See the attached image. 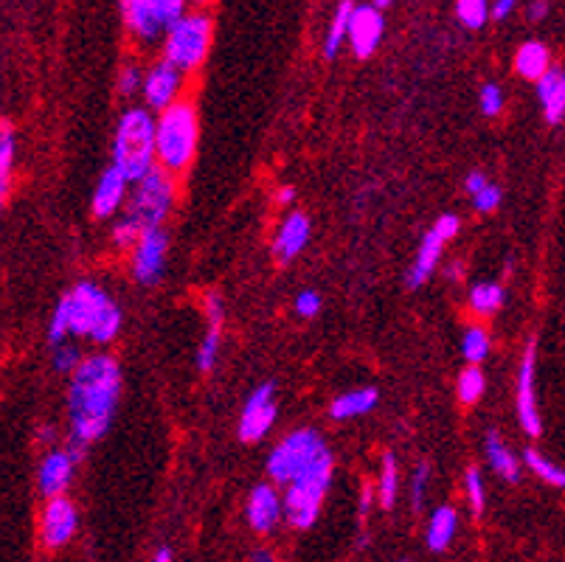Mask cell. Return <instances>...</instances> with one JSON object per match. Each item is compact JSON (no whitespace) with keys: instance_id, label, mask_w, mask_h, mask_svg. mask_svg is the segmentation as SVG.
<instances>
[{"instance_id":"cell-5","label":"cell","mask_w":565,"mask_h":562,"mask_svg":"<svg viewBox=\"0 0 565 562\" xmlns=\"http://www.w3.org/2000/svg\"><path fill=\"white\" fill-rule=\"evenodd\" d=\"M332 470H335V461H332V453L327 450L321 459L313 461L287 487V492H284V518L293 529L315 526V520L321 515V506H324V498H327L329 487H332Z\"/></svg>"},{"instance_id":"cell-3","label":"cell","mask_w":565,"mask_h":562,"mask_svg":"<svg viewBox=\"0 0 565 562\" xmlns=\"http://www.w3.org/2000/svg\"><path fill=\"white\" fill-rule=\"evenodd\" d=\"M62 301L71 318V335L88 338L99 346L116 341L121 329V310L99 284L79 281L71 293L62 296Z\"/></svg>"},{"instance_id":"cell-9","label":"cell","mask_w":565,"mask_h":562,"mask_svg":"<svg viewBox=\"0 0 565 562\" xmlns=\"http://www.w3.org/2000/svg\"><path fill=\"white\" fill-rule=\"evenodd\" d=\"M189 0H121L124 23L138 40L155 43L186 15Z\"/></svg>"},{"instance_id":"cell-15","label":"cell","mask_w":565,"mask_h":562,"mask_svg":"<svg viewBox=\"0 0 565 562\" xmlns=\"http://www.w3.org/2000/svg\"><path fill=\"white\" fill-rule=\"evenodd\" d=\"M166 251H169V239L161 228L144 231L138 245L133 248V276L141 284H158L166 270Z\"/></svg>"},{"instance_id":"cell-17","label":"cell","mask_w":565,"mask_h":562,"mask_svg":"<svg viewBox=\"0 0 565 562\" xmlns=\"http://www.w3.org/2000/svg\"><path fill=\"white\" fill-rule=\"evenodd\" d=\"M383 15L377 6H355V15H352V26H349V48L352 54L366 60L377 51V45L383 40Z\"/></svg>"},{"instance_id":"cell-22","label":"cell","mask_w":565,"mask_h":562,"mask_svg":"<svg viewBox=\"0 0 565 562\" xmlns=\"http://www.w3.org/2000/svg\"><path fill=\"white\" fill-rule=\"evenodd\" d=\"M377 402H380V394H377V388H372V385H366V388H352V391H346L341 397H335V402L329 405V416L338 419V422L357 419V416L369 414Z\"/></svg>"},{"instance_id":"cell-8","label":"cell","mask_w":565,"mask_h":562,"mask_svg":"<svg viewBox=\"0 0 565 562\" xmlns=\"http://www.w3.org/2000/svg\"><path fill=\"white\" fill-rule=\"evenodd\" d=\"M327 453V444L321 433L313 428H298L287 433L282 442L270 450L268 456V475L273 484H293L298 475L304 473L313 461H318Z\"/></svg>"},{"instance_id":"cell-43","label":"cell","mask_w":565,"mask_h":562,"mask_svg":"<svg viewBox=\"0 0 565 562\" xmlns=\"http://www.w3.org/2000/svg\"><path fill=\"white\" fill-rule=\"evenodd\" d=\"M138 88H144V76H141V71L135 65H127L119 76V90L124 96H133Z\"/></svg>"},{"instance_id":"cell-29","label":"cell","mask_w":565,"mask_h":562,"mask_svg":"<svg viewBox=\"0 0 565 562\" xmlns=\"http://www.w3.org/2000/svg\"><path fill=\"white\" fill-rule=\"evenodd\" d=\"M397 492H400V473H397V459L386 453L383 464H380V478H377V498L383 509H394L397 503Z\"/></svg>"},{"instance_id":"cell-2","label":"cell","mask_w":565,"mask_h":562,"mask_svg":"<svg viewBox=\"0 0 565 562\" xmlns=\"http://www.w3.org/2000/svg\"><path fill=\"white\" fill-rule=\"evenodd\" d=\"M113 166L121 169L130 183H138L158 169V119H152L149 107H130L121 116L113 141Z\"/></svg>"},{"instance_id":"cell-21","label":"cell","mask_w":565,"mask_h":562,"mask_svg":"<svg viewBox=\"0 0 565 562\" xmlns=\"http://www.w3.org/2000/svg\"><path fill=\"white\" fill-rule=\"evenodd\" d=\"M537 99L543 107V116L549 124H560L565 119V71L551 68L549 74L537 82Z\"/></svg>"},{"instance_id":"cell-48","label":"cell","mask_w":565,"mask_h":562,"mask_svg":"<svg viewBox=\"0 0 565 562\" xmlns=\"http://www.w3.org/2000/svg\"><path fill=\"white\" fill-rule=\"evenodd\" d=\"M372 498H374V489L372 487L363 489V495H360V518L372 509Z\"/></svg>"},{"instance_id":"cell-30","label":"cell","mask_w":565,"mask_h":562,"mask_svg":"<svg viewBox=\"0 0 565 562\" xmlns=\"http://www.w3.org/2000/svg\"><path fill=\"white\" fill-rule=\"evenodd\" d=\"M523 464H526V467H529V470H532V473H535L543 484L565 489V470L560 467V464H554L551 459H546L543 453H537V450H526Z\"/></svg>"},{"instance_id":"cell-13","label":"cell","mask_w":565,"mask_h":562,"mask_svg":"<svg viewBox=\"0 0 565 562\" xmlns=\"http://www.w3.org/2000/svg\"><path fill=\"white\" fill-rule=\"evenodd\" d=\"M79 515H76L74 501H68L65 495L48 498L40 515V543L45 548H62L76 534Z\"/></svg>"},{"instance_id":"cell-26","label":"cell","mask_w":565,"mask_h":562,"mask_svg":"<svg viewBox=\"0 0 565 562\" xmlns=\"http://www.w3.org/2000/svg\"><path fill=\"white\" fill-rule=\"evenodd\" d=\"M352 15H355V3L352 0H341L332 12V23H329L327 40H324V57L335 60L341 54L343 43H349V26H352Z\"/></svg>"},{"instance_id":"cell-37","label":"cell","mask_w":565,"mask_h":562,"mask_svg":"<svg viewBox=\"0 0 565 562\" xmlns=\"http://www.w3.org/2000/svg\"><path fill=\"white\" fill-rule=\"evenodd\" d=\"M141 234H144V231H141L133 220L124 217V220L116 222V228H113V242H116V248H121V251H130V248L138 245Z\"/></svg>"},{"instance_id":"cell-47","label":"cell","mask_w":565,"mask_h":562,"mask_svg":"<svg viewBox=\"0 0 565 562\" xmlns=\"http://www.w3.org/2000/svg\"><path fill=\"white\" fill-rule=\"evenodd\" d=\"M549 12V0H532L529 6H526V17L532 20V23H540L543 17Z\"/></svg>"},{"instance_id":"cell-55","label":"cell","mask_w":565,"mask_h":562,"mask_svg":"<svg viewBox=\"0 0 565 562\" xmlns=\"http://www.w3.org/2000/svg\"><path fill=\"white\" fill-rule=\"evenodd\" d=\"M189 3H194V6H209L214 0H189Z\"/></svg>"},{"instance_id":"cell-42","label":"cell","mask_w":565,"mask_h":562,"mask_svg":"<svg viewBox=\"0 0 565 562\" xmlns=\"http://www.w3.org/2000/svg\"><path fill=\"white\" fill-rule=\"evenodd\" d=\"M473 206H476V211H481V214H490V211H495V208L501 206V189L490 183L484 192L473 197Z\"/></svg>"},{"instance_id":"cell-24","label":"cell","mask_w":565,"mask_h":562,"mask_svg":"<svg viewBox=\"0 0 565 562\" xmlns=\"http://www.w3.org/2000/svg\"><path fill=\"white\" fill-rule=\"evenodd\" d=\"M484 450H487V461H490V467L495 473L501 475L504 481H521V459L515 456V450L509 447V444L490 430L487 433V444H484Z\"/></svg>"},{"instance_id":"cell-12","label":"cell","mask_w":565,"mask_h":562,"mask_svg":"<svg viewBox=\"0 0 565 562\" xmlns=\"http://www.w3.org/2000/svg\"><path fill=\"white\" fill-rule=\"evenodd\" d=\"M535 369H537V343H526L523 352L521 371H518V422L526 436L537 439L543 433L540 411H537V388H535Z\"/></svg>"},{"instance_id":"cell-34","label":"cell","mask_w":565,"mask_h":562,"mask_svg":"<svg viewBox=\"0 0 565 562\" xmlns=\"http://www.w3.org/2000/svg\"><path fill=\"white\" fill-rule=\"evenodd\" d=\"M220 338H223V329L220 326H209L206 338L197 346V369L200 371H211L214 363H217V355H220Z\"/></svg>"},{"instance_id":"cell-53","label":"cell","mask_w":565,"mask_h":562,"mask_svg":"<svg viewBox=\"0 0 565 562\" xmlns=\"http://www.w3.org/2000/svg\"><path fill=\"white\" fill-rule=\"evenodd\" d=\"M459 276H461V267H459V265L447 267V279H453V281H456V279H459Z\"/></svg>"},{"instance_id":"cell-14","label":"cell","mask_w":565,"mask_h":562,"mask_svg":"<svg viewBox=\"0 0 565 562\" xmlns=\"http://www.w3.org/2000/svg\"><path fill=\"white\" fill-rule=\"evenodd\" d=\"M82 450L85 447L71 444L68 450H54V453L45 456L43 464H40V473H37L40 495H45V498L65 495V489L71 487V481H74L76 464L82 461Z\"/></svg>"},{"instance_id":"cell-16","label":"cell","mask_w":565,"mask_h":562,"mask_svg":"<svg viewBox=\"0 0 565 562\" xmlns=\"http://www.w3.org/2000/svg\"><path fill=\"white\" fill-rule=\"evenodd\" d=\"M183 71L175 68L172 62L161 60L158 65H152L144 76V102L149 110L164 113L172 104L180 102V90H183Z\"/></svg>"},{"instance_id":"cell-51","label":"cell","mask_w":565,"mask_h":562,"mask_svg":"<svg viewBox=\"0 0 565 562\" xmlns=\"http://www.w3.org/2000/svg\"><path fill=\"white\" fill-rule=\"evenodd\" d=\"M293 197H296V192H293V189L287 186V189H282V192H279V203H290Z\"/></svg>"},{"instance_id":"cell-52","label":"cell","mask_w":565,"mask_h":562,"mask_svg":"<svg viewBox=\"0 0 565 562\" xmlns=\"http://www.w3.org/2000/svg\"><path fill=\"white\" fill-rule=\"evenodd\" d=\"M253 560H256V562H273V557H270V551H265V548H259Z\"/></svg>"},{"instance_id":"cell-25","label":"cell","mask_w":565,"mask_h":562,"mask_svg":"<svg viewBox=\"0 0 565 562\" xmlns=\"http://www.w3.org/2000/svg\"><path fill=\"white\" fill-rule=\"evenodd\" d=\"M459 529V515L453 506H439L428 520V532H425V543L431 551H445L453 543Z\"/></svg>"},{"instance_id":"cell-39","label":"cell","mask_w":565,"mask_h":562,"mask_svg":"<svg viewBox=\"0 0 565 562\" xmlns=\"http://www.w3.org/2000/svg\"><path fill=\"white\" fill-rule=\"evenodd\" d=\"M79 366H82V355H79V349H74V346H60L54 352V369L60 371V374H76Z\"/></svg>"},{"instance_id":"cell-11","label":"cell","mask_w":565,"mask_h":562,"mask_svg":"<svg viewBox=\"0 0 565 562\" xmlns=\"http://www.w3.org/2000/svg\"><path fill=\"white\" fill-rule=\"evenodd\" d=\"M276 422V385L265 383L253 388L251 397L245 400L242 416H239V439L245 444L262 442Z\"/></svg>"},{"instance_id":"cell-49","label":"cell","mask_w":565,"mask_h":562,"mask_svg":"<svg viewBox=\"0 0 565 562\" xmlns=\"http://www.w3.org/2000/svg\"><path fill=\"white\" fill-rule=\"evenodd\" d=\"M152 562H172V548H158L155 551V557H152Z\"/></svg>"},{"instance_id":"cell-23","label":"cell","mask_w":565,"mask_h":562,"mask_svg":"<svg viewBox=\"0 0 565 562\" xmlns=\"http://www.w3.org/2000/svg\"><path fill=\"white\" fill-rule=\"evenodd\" d=\"M515 71H518V76H523V79H529V82H535L537 85V82L551 71L549 48L543 43H537V40L523 43L521 48H518V54H515Z\"/></svg>"},{"instance_id":"cell-44","label":"cell","mask_w":565,"mask_h":562,"mask_svg":"<svg viewBox=\"0 0 565 562\" xmlns=\"http://www.w3.org/2000/svg\"><path fill=\"white\" fill-rule=\"evenodd\" d=\"M206 318H209V326H220V329H223L225 307L220 293H209V296H206Z\"/></svg>"},{"instance_id":"cell-6","label":"cell","mask_w":565,"mask_h":562,"mask_svg":"<svg viewBox=\"0 0 565 562\" xmlns=\"http://www.w3.org/2000/svg\"><path fill=\"white\" fill-rule=\"evenodd\" d=\"M214 26L206 12H186L164 37V60L172 62L183 74L197 71L209 57Z\"/></svg>"},{"instance_id":"cell-31","label":"cell","mask_w":565,"mask_h":562,"mask_svg":"<svg viewBox=\"0 0 565 562\" xmlns=\"http://www.w3.org/2000/svg\"><path fill=\"white\" fill-rule=\"evenodd\" d=\"M17 152V135L9 121H3L0 127V192L6 197L9 192V178H12V163Z\"/></svg>"},{"instance_id":"cell-7","label":"cell","mask_w":565,"mask_h":562,"mask_svg":"<svg viewBox=\"0 0 565 562\" xmlns=\"http://www.w3.org/2000/svg\"><path fill=\"white\" fill-rule=\"evenodd\" d=\"M172 206H175V175L158 166L147 178L135 183L124 217L133 220L141 231H155L169 217Z\"/></svg>"},{"instance_id":"cell-19","label":"cell","mask_w":565,"mask_h":562,"mask_svg":"<svg viewBox=\"0 0 565 562\" xmlns=\"http://www.w3.org/2000/svg\"><path fill=\"white\" fill-rule=\"evenodd\" d=\"M127 186H130V180L124 178V172L116 169V166H110L105 175L99 178V183H96V192H93V214H96L99 220L113 217V214L127 203Z\"/></svg>"},{"instance_id":"cell-38","label":"cell","mask_w":565,"mask_h":562,"mask_svg":"<svg viewBox=\"0 0 565 562\" xmlns=\"http://www.w3.org/2000/svg\"><path fill=\"white\" fill-rule=\"evenodd\" d=\"M501 110H504V90L498 88L495 82H487V85L481 88V113L495 119Z\"/></svg>"},{"instance_id":"cell-20","label":"cell","mask_w":565,"mask_h":562,"mask_svg":"<svg viewBox=\"0 0 565 562\" xmlns=\"http://www.w3.org/2000/svg\"><path fill=\"white\" fill-rule=\"evenodd\" d=\"M310 234H313L310 217L301 214V211H293V214H287L282 225H279V234H276V242H273V251H276V256H279L282 262H290V259H296L298 253L307 248Z\"/></svg>"},{"instance_id":"cell-35","label":"cell","mask_w":565,"mask_h":562,"mask_svg":"<svg viewBox=\"0 0 565 562\" xmlns=\"http://www.w3.org/2000/svg\"><path fill=\"white\" fill-rule=\"evenodd\" d=\"M464 495H467L470 509H473L476 515H481V512H484V506H487V489H484L481 470H476V467H470V470L464 473Z\"/></svg>"},{"instance_id":"cell-45","label":"cell","mask_w":565,"mask_h":562,"mask_svg":"<svg viewBox=\"0 0 565 562\" xmlns=\"http://www.w3.org/2000/svg\"><path fill=\"white\" fill-rule=\"evenodd\" d=\"M487 186H490V180H487V175H484V172H470V175H467V180H464V189H467V194H473V197L484 192Z\"/></svg>"},{"instance_id":"cell-50","label":"cell","mask_w":565,"mask_h":562,"mask_svg":"<svg viewBox=\"0 0 565 562\" xmlns=\"http://www.w3.org/2000/svg\"><path fill=\"white\" fill-rule=\"evenodd\" d=\"M54 436H57V433H54V428H40V430H37V439H40V442H51Z\"/></svg>"},{"instance_id":"cell-10","label":"cell","mask_w":565,"mask_h":562,"mask_svg":"<svg viewBox=\"0 0 565 562\" xmlns=\"http://www.w3.org/2000/svg\"><path fill=\"white\" fill-rule=\"evenodd\" d=\"M456 234H459V217L456 214H445V217H439V220L433 222L431 231L422 237L414 267L408 270V287H422L425 281L431 279L433 270L439 265V259H442L445 245Z\"/></svg>"},{"instance_id":"cell-18","label":"cell","mask_w":565,"mask_h":562,"mask_svg":"<svg viewBox=\"0 0 565 562\" xmlns=\"http://www.w3.org/2000/svg\"><path fill=\"white\" fill-rule=\"evenodd\" d=\"M248 523H251L253 532L268 534L279 526V520L284 518V498L276 492V487L270 484H256L251 489V498H248Z\"/></svg>"},{"instance_id":"cell-54","label":"cell","mask_w":565,"mask_h":562,"mask_svg":"<svg viewBox=\"0 0 565 562\" xmlns=\"http://www.w3.org/2000/svg\"><path fill=\"white\" fill-rule=\"evenodd\" d=\"M388 3H391V0H374V6H377V9H380V12H383V9H386Z\"/></svg>"},{"instance_id":"cell-40","label":"cell","mask_w":565,"mask_h":562,"mask_svg":"<svg viewBox=\"0 0 565 562\" xmlns=\"http://www.w3.org/2000/svg\"><path fill=\"white\" fill-rule=\"evenodd\" d=\"M428 478H431V470H428V464H419L417 470H414V478H411V503H414V509H422V503H425V487H428Z\"/></svg>"},{"instance_id":"cell-32","label":"cell","mask_w":565,"mask_h":562,"mask_svg":"<svg viewBox=\"0 0 565 562\" xmlns=\"http://www.w3.org/2000/svg\"><path fill=\"white\" fill-rule=\"evenodd\" d=\"M459 400L464 405H476L481 397H484V391H487V377H484V371L478 369V366H467V369L459 374Z\"/></svg>"},{"instance_id":"cell-1","label":"cell","mask_w":565,"mask_h":562,"mask_svg":"<svg viewBox=\"0 0 565 562\" xmlns=\"http://www.w3.org/2000/svg\"><path fill=\"white\" fill-rule=\"evenodd\" d=\"M121 397V369L110 355H90L76 369L68 391L71 439L76 447H88L105 436Z\"/></svg>"},{"instance_id":"cell-4","label":"cell","mask_w":565,"mask_h":562,"mask_svg":"<svg viewBox=\"0 0 565 562\" xmlns=\"http://www.w3.org/2000/svg\"><path fill=\"white\" fill-rule=\"evenodd\" d=\"M200 141L197 107L189 99H180L158 116V166L169 175L186 172L194 161Z\"/></svg>"},{"instance_id":"cell-41","label":"cell","mask_w":565,"mask_h":562,"mask_svg":"<svg viewBox=\"0 0 565 562\" xmlns=\"http://www.w3.org/2000/svg\"><path fill=\"white\" fill-rule=\"evenodd\" d=\"M296 312L301 318H315L321 312V296L315 290H304L296 298Z\"/></svg>"},{"instance_id":"cell-27","label":"cell","mask_w":565,"mask_h":562,"mask_svg":"<svg viewBox=\"0 0 565 562\" xmlns=\"http://www.w3.org/2000/svg\"><path fill=\"white\" fill-rule=\"evenodd\" d=\"M467 304H470V312L478 318H492L504 307V287L495 284V281H478L467 293Z\"/></svg>"},{"instance_id":"cell-33","label":"cell","mask_w":565,"mask_h":562,"mask_svg":"<svg viewBox=\"0 0 565 562\" xmlns=\"http://www.w3.org/2000/svg\"><path fill=\"white\" fill-rule=\"evenodd\" d=\"M456 15H459L461 26L481 29L492 17V6L487 0H456Z\"/></svg>"},{"instance_id":"cell-28","label":"cell","mask_w":565,"mask_h":562,"mask_svg":"<svg viewBox=\"0 0 565 562\" xmlns=\"http://www.w3.org/2000/svg\"><path fill=\"white\" fill-rule=\"evenodd\" d=\"M490 332L484 326H467L464 329V338H461V355L470 366H478L490 357Z\"/></svg>"},{"instance_id":"cell-46","label":"cell","mask_w":565,"mask_h":562,"mask_svg":"<svg viewBox=\"0 0 565 562\" xmlns=\"http://www.w3.org/2000/svg\"><path fill=\"white\" fill-rule=\"evenodd\" d=\"M518 3H521V0H492V17H495V20H506V17L515 12Z\"/></svg>"},{"instance_id":"cell-36","label":"cell","mask_w":565,"mask_h":562,"mask_svg":"<svg viewBox=\"0 0 565 562\" xmlns=\"http://www.w3.org/2000/svg\"><path fill=\"white\" fill-rule=\"evenodd\" d=\"M71 335V318H68V307H65V301L60 298V304H57V310L51 315V324H48V341L51 346H65V338Z\"/></svg>"}]
</instances>
